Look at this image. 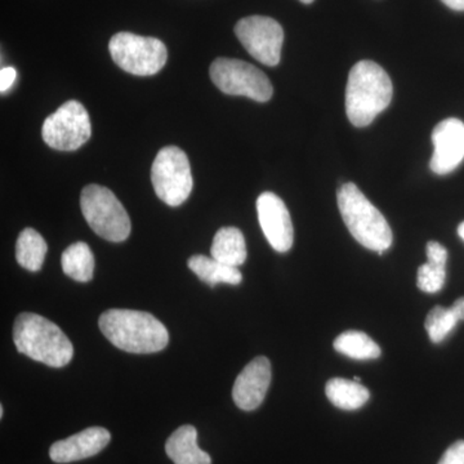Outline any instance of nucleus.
Wrapping results in <instances>:
<instances>
[{
  "instance_id": "nucleus-8",
  "label": "nucleus",
  "mask_w": 464,
  "mask_h": 464,
  "mask_svg": "<svg viewBox=\"0 0 464 464\" xmlns=\"http://www.w3.org/2000/svg\"><path fill=\"white\" fill-rule=\"evenodd\" d=\"M210 79L219 91L266 102L273 97L270 79L257 67L234 58H217L210 65Z\"/></svg>"
},
{
  "instance_id": "nucleus-5",
  "label": "nucleus",
  "mask_w": 464,
  "mask_h": 464,
  "mask_svg": "<svg viewBox=\"0 0 464 464\" xmlns=\"http://www.w3.org/2000/svg\"><path fill=\"white\" fill-rule=\"evenodd\" d=\"M85 221L99 237L121 243L130 234V219L114 192L100 185H88L81 197Z\"/></svg>"
},
{
  "instance_id": "nucleus-10",
  "label": "nucleus",
  "mask_w": 464,
  "mask_h": 464,
  "mask_svg": "<svg viewBox=\"0 0 464 464\" xmlns=\"http://www.w3.org/2000/svg\"><path fill=\"white\" fill-rule=\"evenodd\" d=\"M235 34L248 53L266 66H276L282 57L284 30L274 18L250 16L235 26Z\"/></svg>"
},
{
  "instance_id": "nucleus-29",
  "label": "nucleus",
  "mask_w": 464,
  "mask_h": 464,
  "mask_svg": "<svg viewBox=\"0 0 464 464\" xmlns=\"http://www.w3.org/2000/svg\"><path fill=\"white\" fill-rule=\"evenodd\" d=\"M458 234H459L460 239L464 241V222L458 227Z\"/></svg>"
},
{
  "instance_id": "nucleus-1",
  "label": "nucleus",
  "mask_w": 464,
  "mask_h": 464,
  "mask_svg": "<svg viewBox=\"0 0 464 464\" xmlns=\"http://www.w3.org/2000/svg\"><path fill=\"white\" fill-rule=\"evenodd\" d=\"M101 332L115 347L130 353H155L169 342L164 324L143 311H105L99 320Z\"/></svg>"
},
{
  "instance_id": "nucleus-7",
  "label": "nucleus",
  "mask_w": 464,
  "mask_h": 464,
  "mask_svg": "<svg viewBox=\"0 0 464 464\" xmlns=\"http://www.w3.org/2000/svg\"><path fill=\"white\" fill-rule=\"evenodd\" d=\"M110 54L116 65L130 74H157L166 65L168 52L163 42L132 33H118L109 44Z\"/></svg>"
},
{
  "instance_id": "nucleus-16",
  "label": "nucleus",
  "mask_w": 464,
  "mask_h": 464,
  "mask_svg": "<svg viewBox=\"0 0 464 464\" xmlns=\"http://www.w3.org/2000/svg\"><path fill=\"white\" fill-rule=\"evenodd\" d=\"M210 255L222 264L239 267L246 261V246L243 232L237 227H224L213 239Z\"/></svg>"
},
{
  "instance_id": "nucleus-21",
  "label": "nucleus",
  "mask_w": 464,
  "mask_h": 464,
  "mask_svg": "<svg viewBox=\"0 0 464 464\" xmlns=\"http://www.w3.org/2000/svg\"><path fill=\"white\" fill-rule=\"evenodd\" d=\"M335 351L353 360H374L381 356V347L368 334L347 331L335 338Z\"/></svg>"
},
{
  "instance_id": "nucleus-19",
  "label": "nucleus",
  "mask_w": 464,
  "mask_h": 464,
  "mask_svg": "<svg viewBox=\"0 0 464 464\" xmlns=\"http://www.w3.org/2000/svg\"><path fill=\"white\" fill-rule=\"evenodd\" d=\"M47 252V243L38 231L25 228L21 232L16 244V259L21 267L33 273L41 270Z\"/></svg>"
},
{
  "instance_id": "nucleus-2",
  "label": "nucleus",
  "mask_w": 464,
  "mask_h": 464,
  "mask_svg": "<svg viewBox=\"0 0 464 464\" xmlns=\"http://www.w3.org/2000/svg\"><path fill=\"white\" fill-rule=\"evenodd\" d=\"M393 87L383 67L364 60L351 69L346 87V112L351 123L362 128L389 108Z\"/></svg>"
},
{
  "instance_id": "nucleus-4",
  "label": "nucleus",
  "mask_w": 464,
  "mask_h": 464,
  "mask_svg": "<svg viewBox=\"0 0 464 464\" xmlns=\"http://www.w3.org/2000/svg\"><path fill=\"white\" fill-rule=\"evenodd\" d=\"M337 199L344 225L355 240L380 255L390 249L393 237L389 222L355 183L342 185Z\"/></svg>"
},
{
  "instance_id": "nucleus-6",
  "label": "nucleus",
  "mask_w": 464,
  "mask_h": 464,
  "mask_svg": "<svg viewBox=\"0 0 464 464\" xmlns=\"http://www.w3.org/2000/svg\"><path fill=\"white\" fill-rule=\"evenodd\" d=\"M155 194L170 207H179L188 199L192 191L190 161L176 146H167L158 152L151 168Z\"/></svg>"
},
{
  "instance_id": "nucleus-28",
  "label": "nucleus",
  "mask_w": 464,
  "mask_h": 464,
  "mask_svg": "<svg viewBox=\"0 0 464 464\" xmlns=\"http://www.w3.org/2000/svg\"><path fill=\"white\" fill-rule=\"evenodd\" d=\"M441 2L454 11H464V0H441Z\"/></svg>"
},
{
  "instance_id": "nucleus-31",
  "label": "nucleus",
  "mask_w": 464,
  "mask_h": 464,
  "mask_svg": "<svg viewBox=\"0 0 464 464\" xmlns=\"http://www.w3.org/2000/svg\"><path fill=\"white\" fill-rule=\"evenodd\" d=\"M3 415H5V409H3V406H0V418H3Z\"/></svg>"
},
{
  "instance_id": "nucleus-3",
  "label": "nucleus",
  "mask_w": 464,
  "mask_h": 464,
  "mask_svg": "<svg viewBox=\"0 0 464 464\" xmlns=\"http://www.w3.org/2000/svg\"><path fill=\"white\" fill-rule=\"evenodd\" d=\"M18 353L51 368H63L72 362L74 347L56 324L38 314L24 313L14 326Z\"/></svg>"
},
{
  "instance_id": "nucleus-13",
  "label": "nucleus",
  "mask_w": 464,
  "mask_h": 464,
  "mask_svg": "<svg viewBox=\"0 0 464 464\" xmlns=\"http://www.w3.org/2000/svg\"><path fill=\"white\" fill-rule=\"evenodd\" d=\"M273 371L267 357L259 356L237 375L232 389V399L241 411H252L262 404L270 387Z\"/></svg>"
},
{
  "instance_id": "nucleus-17",
  "label": "nucleus",
  "mask_w": 464,
  "mask_h": 464,
  "mask_svg": "<svg viewBox=\"0 0 464 464\" xmlns=\"http://www.w3.org/2000/svg\"><path fill=\"white\" fill-rule=\"evenodd\" d=\"M188 267L201 282L207 283L209 286H216L219 283L239 285L243 282V275L239 268L222 264L207 256H192L188 259Z\"/></svg>"
},
{
  "instance_id": "nucleus-26",
  "label": "nucleus",
  "mask_w": 464,
  "mask_h": 464,
  "mask_svg": "<svg viewBox=\"0 0 464 464\" xmlns=\"http://www.w3.org/2000/svg\"><path fill=\"white\" fill-rule=\"evenodd\" d=\"M17 78V72L14 67H5L0 72V91L5 93L14 85Z\"/></svg>"
},
{
  "instance_id": "nucleus-15",
  "label": "nucleus",
  "mask_w": 464,
  "mask_h": 464,
  "mask_svg": "<svg viewBox=\"0 0 464 464\" xmlns=\"http://www.w3.org/2000/svg\"><path fill=\"white\" fill-rule=\"evenodd\" d=\"M167 456L174 464H212V458L198 445V431L194 426L179 427L167 440Z\"/></svg>"
},
{
  "instance_id": "nucleus-12",
  "label": "nucleus",
  "mask_w": 464,
  "mask_h": 464,
  "mask_svg": "<svg viewBox=\"0 0 464 464\" xmlns=\"http://www.w3.org/2000/svg\"><path fill=\"white\" fill-rule=\"evenodd\" d=\"M433 151L430 168L433 173L453 172L464 159V123L450 118L440 121L432 132Z\"/></svg>"
},
{
  "instance_id": "nucleus-24",
  "label": "nucleus",
  "mask_w": 464,
  "mask_h": 464,
  "mask_svg": "<svg viewBox=\"0 0 464 464\" xmlns=\"http://www.w3.org/2000/svg\"><path fill=\"white\" fill-rule=\"evenodd\" d=\"M439 464H464V441L460 440L449 447Z\"/></svg>"
},
{
  "instance_id": "nucleus-22",
  "label": "nucleus",
  "mask_w": 464,
  "mask_h": 464,
  "mask_svg": "<svg viewBox=\"0 0 464 464\" xmlns=\"http://www.w3.org/2000/svg\"><path fill=\"white\" fill-rule=\"evenodd\" d=\"M457 324V317L451 313L450 308L435 306L427 315L424 326L433 343H440L453 332Z\"/></svg>"
},
{
  "instance_id": "nucleus-20",
  "label": "nucleus",
  "mask_w": 464,
  "mask_h": 464,
  "mask_svg": "<svg viewBox=\"0 0 464 464\" xmlns=\"http://www.w3.org/2000/svg\"><path fill=\"white\" fill-rule=\"evenodd\" d=\"M63 273L79 283L91 282L94 273L93 253L88 244H72L63 253L61 258Z\"/></svg>"
},
{
  "instance_id": "nucleus-27",
  "label": "nucleus",
  "mask_w": 464,
  "mask_h": 464,
  "mask_svg": "<svg viewBox=\"0 0 464 464\" xmlns=\"http://www.w3.org/2000/svg\"><path fill=\"white\" fill-rule=\"evenodd\" d=\"M450 310L457 317L458 322H464V297L457 299Z\"/></svg>"
},
{
  "instance_id": "nucleus-23",
  "label": "nucleus",
  "mask_w": 464,
  "mask_h": 464,
  "mask_svg": "<svg viewBox=\"0 0 464 464\" xmlns=\"http://www.w3.org/2000/svg\"><path fill=\"white\" fill-rule=\"evenodd\" d=\"M447 279V265L435 264L427 261V264L418 268L417 285L424 293H438L444 286Z\"/></svg>"
},
{
  "instance_id": "nucleus-25",
  "label": "nucleus",
  "mask_w": 464,
  "mask_h": 464,
  "mask_svg": "<svg viewBox=\"0 0 464 464\" xmlns=\"http://www.w3.org/2000/svg\"><path fill=\"white\" fill-rule=\"evenodd\" d=\"M426 253L430 262L447 265L448 250L445 249L444 246L438 243V241H430V243L427 244Z\"/></svg>"
},
{
  "instance_id": "nucleus-11",
  "label": "nucleus",
  "mask_w": 464,
  "mask_h": 464,
  "mask_svg": "<svg viewBox=\"0 0 464 464\" xmlns=\"http://www.w3.org/2000/svg\"><path fill=\"white\" fill-rule=\"evenodd\" d=\"M257 213L259 225L270 246L276 252H288L295 241V230L284 201L273 192H264L257 199Z\"/></svg>"
},
{
  "instance_id": "nucleus-14",
  "label": "nucleus",
  "mask_w": 464,
  "mask_h": 464,
  "mask_svg": "<svg viewBox=\"0 0 464 464\" xmlns=\"http://www.w3.org/2000/svg\"><path fill=\"white\" fill-rule=\"evenodd\" d=\"M111 435L102 427H91L65 440L54 442L50 457L56 463H72L99 454L108 447Z\"/></svg>"
},
{
  "instance_id": "nucleus-18",
  "label": "nucleus",
  "mask_w": 464,
  "mask_h": 464,
  "mask_svg": "<svg viewBox=\"0 0 464 464\" xmlns=\"http://www.w3.org/2000/svg\"><path fill=\"white\" fill-rule=\"evenodd\" d=\"M326 398L342 411H357L371 398V392L360 382L333 378L325 386Z\"/></svg>"
},
{
  "instance_id": "nucleus-9",
  "label": "nucleus",
  "mask_w": 464,
  "mask_h": 464,
  "mask_svg": "<svg viewBox=\"0 0 464 464\" xmlns=\"http://www.w3.org/2000/svg\"><path fill=\"white\" fill-rule=\"evenodd\" d=\"M91 119L78 101H67L43 124V140L50 148L74 151L91 139Z\"/></svg>"
},
{
  "instance_id": "nucleus-30",
  "label": "nucleus",
  "mask_w": 464,
  "mask_h": 464,
  "mask_svg": "<svg viewBox=\"0 0 464 464\" xmlns=\"http://www.w3.org/2000/svg\"><path fill=\"white\" fill-rule=\"evenodd\" d=\"M302 3H304V5H311V3L314 2V0H301Z\"/></svg>"
}]
</instances>
